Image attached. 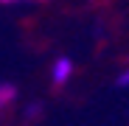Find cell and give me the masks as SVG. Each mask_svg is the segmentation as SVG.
Wrapping results in <instances>:
<instances>
[{
    "label": "cell",
    "instance_id": "5b68a950",
    "mask_svg": "<svg viewBox=\"0 0 129 126\" xmlns=\"http://www.w3.org/2000/svg\"><path fill=\"white\" fill-rule=\"evenodd\" d=\"M0 3H20V0H0ZM25 3H39V0H25Z\"/></svg>",
    "mask_w": 129,
    "mask_h": 126
},
{
    "label": "cell",
    "instance_id": "7a4b0ae2",
    "mask_svg": "<svg viewBox=\"0 0 129 126\" xmlns=\"http://www.w3.org/2000/svg\"><path fill=\"white\" fill-rule=\"evenodd\" d=\"M14 95H17V87H14V84H9V81L0 84V109H6L9 104L14 101Z\"/></svg>",
    "mask_w": 129,
    "mask_h": 126
},
{
    "label": "cell",
    "instance_id": "3957f363",
    "mask_svg": "<svg viewBox=\"0 0 129 126\" xmlns=\"http://www.w3.org/2000/svg\"><path fill=\"white\" fill-rule=\"evenodd\" d=\"M118 87H129V67H126V70L118 76Z\"/></svg>",
    "mask_w": 129,
    "mask_h": 126
},
{
    "label": "cell",
    "instance_id": "6da1fadb",
    "mask_svg": "<svg viewBox=\"0 0 129 126\" xmlns=\"http://www.w3.org/2000/svg\"><path fill=\"white\" fill-rule=\"evenodd\" d=\"M70 73H73V62L68 56H62V59L53 62V67H51V81L56 84V87H62V84H68Z\"/></svg>",
    "mask_w": 129,
    "mask_h": 126
},
{
    "label": "cell",
    "instance_id": "277c9868",
    "mask_svg": "<svg viewBox=\"0 0 129 126\" xmlns=\"http://www.w3.org/2000/svg\"><path fill=\"white\" fill-rule=\"evenodd\" d=\"M37 112H39V104H28V109H25V115H28V118H34Z\"/></svg>",
    "mask_w": 129,
    "mask_h": 126
}]
</instances>
